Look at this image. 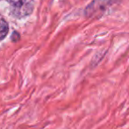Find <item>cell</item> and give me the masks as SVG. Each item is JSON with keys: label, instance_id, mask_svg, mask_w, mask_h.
Here are the masks:
<instances>
[{"label": "cell", "instance_id": "3", "mask_svg": "<svg viewBox=\"0 0 129 129\" xmlns=\"http://www.w3.org/2000/svg\"><path fill=\"white\" fill-rule=\"evenodd\" d=\"M8 24L5 20L4 19H0V41H2L3 39H5V37L8 34Z\"/></svg>", "mask_w": 129, "mask_h": 129}, {"label": "cell", "instance_id": "1", "mask_svg": "<svg viewBox=\"0 0 129 129\" xmlns=\"http://www.w3.org/2000/svg\"><path fill=\"white\" fill-rule=\"evenodd\" d=\"M110 0H93L85 9L87 17L93 18L95 16H101L109 5Z\"/></svg>", "mask_w": 129, "mask_h": 129}, {"label": "cell", "instance_id": "2", "mask_svg": "<svg viewBox=\"0 0 129 129\" xmlns=\"http://www.w3.org/2000/svg\"><path fill=\"white\" fill-rule=\"evenodd\" d=\"M13 9V13L18 17L26 15L32 11L31 5L27 0H7Z\"/></svg>", "mask_w": 129, "mask_h": 129}]
</instances>
